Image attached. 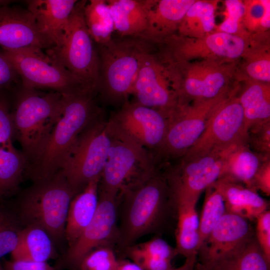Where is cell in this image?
<instances>
[{
	"mask_svg": "<svg viewBox=\"0 0 270 270\" xmlns=\"http://www.w3.org/2000/svg\"><path fill=\"white\" fill-rule=\"evenodd\" d=\"M118 248L124 251L140 238L156 233L175 208L166 178L158 167L122 188L116 197Z\"/></svg>",
	"mask_w": 270,
	"mask_h": 270,
	"instance_id": "obj_1",
	"label": "cell"
},
{
	"mask_svg": "<svg viewBox=\"0 0 270 270\" xmlns=\"http://www.w3.org/2000/svg\"><path fill=\"white\" fill-rule=\"evenodd\" d=\"M94 95H63L60 114L40 156L26 170L33 182L48 180L60 172L64 161L80 133L104 111Z\"/></svg>",
	"mask_w": 270,
	"mask_h": 270,
	"instance_id": "obj_2",
	"label": "cell"
},
{
	"mask_svg": "<svg viewBox=\"0 0 270 270\" xmlns=\"http://www.w3.org/2000/svg\"><path fill=\"white\" fill-rule=\"evenodd\" d=\"M12 90L14 139L22 146L27 168L40 156L48 142L59 116L63 94L45 92L22 84Z\"/></svg>",
	"mask_w": 270,
	"mask_h": 270,
	"instance_id": "obj_3",
	"label": "cell"
},
{
	"mask_svg": "<svg viewBox=\"0 0 270 270\" xmlns=\"http://www.w3.org/2000/svg\"><path fill=\"white\" fill-rule=\"evenodd\" d=\"M152 44L136 37L112 39L98 45L100 83L98 90L106 104L122 106L128 102L139 70L142 56Z\"/></svg>",
	"mask_w": 270,
	"mask_h": 270,
	"instance_id": "obj_4",
	"label": "cell"
},
{
	"mask_svg": "<svg viewBox=\"0 0 270 270\" xmlns=\"http://www.w3.org/2000/svg\"><path fill=\"white\" fill-rule=\"evenodd\" d=\"M76 193L59 172L46 180L33 182L21 194L18 215L22 225H36L44 230L54 245L65 238L70 203Z\"/></svg>",
	"mask_w": 270,
	"mask_h": 270,
	"instance_id": "obj_5",
	"label": "cell"
},
{
	"mask_svg": "<svg viewBox=\"0 0 270 270\" xmlns=\"http://www.w3.org/2000/svg\"><path fill=\"white\" fill-rule=\"evenodd\" d=\"M158 58L165 68L178 104L224 96L234 88L230 84L236 78L235 62L178 61L162 56Z\"/></svg>",
	"mask_w": 270,
	"mask_h": 270,
	"instance_id": "obj_6",
	"label": "cell"
},
{
	"mask_svg": "<svg viewBox=\"0 0 270 270\" xmlns=\"http://www.w3.org/2000/svg\"><path fill=\"white\" fill-rule=\"evenodd\" d=\"M87 0H78L69 17L62 43L46 50L52 60L64 67L90 93L97 95L100 83L96 48L84 18Z\"/></svg>",
	"mask_w": 270,
	"mask_h": 270,
	"instance_id": "obj_7",
	"label": "cell"
},
{
	"mask_svg": "<svg viewBox=\"0 0 270 270\" xmlns=\"http://www.w3.org/2000/svg\"><path fill=\"white\" fill-rule=\"evenodd\" d=\"M107 122L104 112L80 133L64 161L60 172L76 194L100 179L112 142Z\"/></svg>",
	"mask_w": 270,
	"mask_h": 270,
	"instance_id": "obj_8",
	"label": "cell"
},
{
	"mask_svg": "<svg viewBox=\"0 0 270 270\" xmlns=\"http://www.w3.org/2000/svg\"><path fill=\"white\" fill-rule=\"evenodd\" d=\"M252 40V36L246 32L230 34L216 30L200 38L174 34L161 44L165 46L161 55L178 61L235 62L242 57Z\"/></svg>",
	"mask_w": 270,
	"mask_h": 270,
	"instance_id": "obj_9",
	"label": "cell"
},
{
	"mask_svg": "<svg viewBox=\"0 0 270 270\" xmlns=\"http://www.w3.org/2000/svg\"><path fill=\"white\" fill-rule=\"evenodd\" d=\"M1 52L12 64L23 86L50 90L63 95L90 94L80 82L42 50L22 49Z\"/></svg>",
	"mask_w": 270,
	"mask_h": 270,
	"instance_id": "obj_10",
	"label": "cell"
},
{
	"mask_svg": "<svg viewBox=\"0 0 270 270\" xmlns=\"http://www.w3.org/2000/svg\"><path fill=\"white\" fill-rule=\"evenodd\" d=\"M236 146L214 149L192 158H179L176 164L164 172L172 199L197 203L200 194L222 177L226 157Z\"/></svg>",
	"mask_w": 270,
	"mask_h": 270,
	"instance_id": "obj_11",
	"label": "cell"
},
{
	"mask_svg": "<svg viewBox=\"0 0 270 270\" xmlns=\"http://www.w3.org/2000/svg\"><path fill=\"white\" fill-rule=\"evenodd\" d=\"M238 88L235 86L216 106L202 134L180 158H192L214 149H228L248 144V130L238 96Z\"/></svg>",
	"mask_w": 270,
	"mask_h": 270,
	"instance_id": "obj_12",
	"label": "cell"
},
{
	"mask_svg": "<svg viewBox=\"0 0 270 270\" xmlns=\"http://www.w3.org/2000/svg\"><path fill=\"white\" fill-rule=\"evenodd\" d=\"M110 134L150 152L154 160L163 144L167 118L160 112L134 102H126L108 118Z\"/></svg>",
	"mask_w": 270,
	"mask_h": 270,
	"instance_id": "obj_13",
	"label": "cell"
},
{
	"mask_svg": "<svg viewBox=\"0 0 270 270\" xmlns=\"http://www.w3.org/2000/svg\"><path fill=\"white\" fill-rule=\"evenodd\" d=\"M228 94L210 100L192 102V104H178L167 118L165 138L154 159L156 164L182 156L202 134L214 108Z\"/></svg>",
	"mask_w": 270,
	"mask_h": 270,
	"instance_id": "obj_14",
	"label": "cell"
},
{
	"mask_svg": "<svg viewBox=\"0 0 270 270\" xmlns=\"http://www.w3.org/2000/svg\"><path fill=\"white\" fill-rule=\"evenodd\" d=\"M110 134L111 146L100 179L98 190L117 196L122 188L158 166L154 156L146 149Z\"/></svg>",
	"mask_w": 270,
	"mask_h": 270,
	"instance_id": "obj_15",
	"label": "cell"
},
{
	"mask_svg": "<svg viewBox=\"0 0 270 270\" xmlns=\"http://www.w3.org/2000/svg\"><path fill=\"white\" fill-rule=\"evenodd\" d=\"M116 197L98 190V208L91 222L68 247L56 268L78 270L83 258L98 246L115 243L118 234Z\"/></svg>",
	"mask_w": 270,
	"mask_h": 270,
	"instance_id": "obj_16",
	"label": "cell"
},
{
	"mask_svg": "<svg viewBox=\"0 0 270 270\" xmlns=\"http://www.w3.org/2000/svg\"><path fill=\"white\" fill-rule=\"evenodd\" d=\"M131 94L134 102L160 112L167 118L178 105L165 68L151 50L142 56Z\"/></svg>",
	"mask_w": 270,
	"mask_h": 270,
	"instance_id": "obj_17",
	"label": "cell"
},
{
	"mask_svg": "<svg viewBox=\"0 0 270 270\" xmlns=\"http://www.w3.org/2000/svg\"><path fill=\"white\" fill-rule=\"evenodd\" d=\"M0 46L8 50H46L54 44L27 8L10 4L0 6Z\"/></svg>",
	"mask_w": 270,
	"mask_h": 270,
	"instance_id": "obj_18",
	"label": "cell"
},
{
	"mask_svg": "<svg viewBox=\"0 0 270 270\" xmlns=\"http://www.w3.org/2000/svg\"><path fill=\"white\" fill-rule=\"evenodd\" d=\"M254 236L248 220L226 212L199 248V262L209 266L236 251Z\"/></svg>",
	"mask_w": 270,
	"mask_h": 270,
	"instance_id": "obj_19",
	"label": "cell"
},
{
	"mask_svg": "<svg viewBox=\"0 0 270 270\" xmlns=\"http://www.w3.org/2000/svg\"><path fill=\"white\" fill-rule=\"evenodd\" d=\"M196 0H153L146 30L138 37L152 44H162L176 34L186 13Z\"/></svg>",
	"mask_w": 270,
	"mask_h": 270,
	"instance_id": "obj_20",
	"label": "cell"
},
{
	"mask_svg": "<svg viewBox=\"0 0 270 270\" xmlns=\"http://www.w3.org/2000/svg\"><path fill=\"white\" fill-rule=\"evenodd\" d=\"M76 0H28L26 8L41 30L54 44L62 43L65 28Z\"/></svg>",
	"mask_w": 270,
	"mask_h": 270,
	"instance_id": "obj_21",
	"label": "cell"
},
{
	"mask_svg": "<svg viewBox=\"0 0 270 270\" xmlns=\"http://www.w3.org/2000/svg\"><path fill=\"white\" fill-rule=\"evenodd\" d=\"M213 184L224 198L226 212L251 220L268 210V202L253 189L224 178Z\"/></svg>",
	"mask_w": 270,
	"mask_h": 270,
	"instance_id": "obj_22",
	"label": "cell"
},
{
	"mask_svg": "<svg viewBox=\"0 0 270 270\" xmlns=\"http://www.w3.org/2000/svg\"><path fill=\"white\" fill-rule=\"evenodd\" d=\"M99 181L96 179L90 182L70 203L65 229L68 247L78 239L94 215L98 202Z\"/></svg>",
	"mask_w": 270,
	"mask_h": 270,
	"instance_id": "obj_23",
	"label": "cell"
},
{
	"mask_svg": "<svg viewBox=\"0 0 270 270\" xmlns=\"http://www.w3.org/2000/svg\"><path fill=\"white\" fill-rule=\"evenodd\" d=\"M153 0H108L114 30L122 37L138 38L146 30Z\"/></svg>",
	"mask_w": 270,
	"mask_h": 270,
	"instance_id": "obj_24",
	"label": "cell"
},
{
	"mask_svg": "<svg viewBox=\"0 0 270 270\" xmlns=\"http://www.w3.org/2000/svg\"><path fill=\"white\" fill-rule=\"evenodd\" d=\"M177 214L176 231L178 254L188 258L198 256L200 246L199 217L196 202L173 200Z\"/></svg>",
	"mask_w": 270,
	"mask_h": 270,
	"instance_id": "obj_25",
	"label": "cell"
},
{
	"mask_svg": "<svg viewBox=\"0 0 270 270\" xmlns=\"http://www.w3.org/2000/svg\"><path fill=\"white\" fill-rule=\"evenodd\" d=\"M12 260L46 262L57 256L54 244L42 228L36 225L24 226L18 244L11 252Z\"/></svg>",
	"mask_w": 270,
	"mask_h": 270,
	"instance_id": "obj_26",
	"label": "cell"
},
{
	"mask_svg": "<svg viewBox=\"0 0 270 270\" xmlns=\"http://www.w3.org/2000/svg\"><path fill=\"white\" fill-rule=\"evenodd\" d=\"M238 95L242 108L245 126H252L270 120V83L246 80Z\"/></svg>",
	"mask_w": 270,
	"mask_h": 270,
	"instance_id": "obj_27",
	"label": "cell"
},
{
	"mask_svg": "<svg viewBox=\"0 0 270 270\" xmlns=\"http://www.w3.org/2000/svg\"><path fill=\"white\" fill-rule=\"evenodd\" d=\"M268 158L252 151L247 143L238 145L228 154L221 178L243 182L246 187L251 188L254 176L262 162Z\"/></svg>",
	"mask_w": 270,
	"mask_h": 270,
	"instance_id": "obj_28",
	"label": "cell"
},
{
	"mask_svg": "<svg viewBox=\"0 0 270 270\" xmlns=\"http://www.w3.org/2000/svg\"><path fill=\"white\" fill-rule=\"evenodd\" d=\"M216 4L213 0H195L180 22L177 34L200 38L212 32L216 27Z\"/></svg>",
	"mask_w": 270,
	"mask_h": 270,
	"instance_id": "obj_29",
	"label": "cell"
},
{
	"mask_svg": "<svg viewBox=\"0 0 270 270\" xmlns=\"http://www.w3.org/2000/svg\"><path fill=\"white\" fill-rule=\"evenodd\" d=\"M205 267L208 270H270V262L254 235L229 256Z\"/></svg>",
	"mask_w": 270,
	"mask_h": 270,
	"instance_id": "obj_30",
	"label": "cell"
},
{
	"mask_svg": "<svg viewBox=\"0 0 270 270\" xmlns=\"http://www.w3.org/2000/svg\"><path fill=\"white\" fill-rule=\"evenodd\" d=\"M27 164L24 154L12 142L0 146V198L16 189Z\"/></svg>",
	"mask_w": 270,
	"mask_h": 270,
	"instance_id": "obj_31",
	"label": "cell"
},
{
	"mask_svg": "<svg viewBox=\"0 0 270 270\" xmlns=\"http://www.w3.org/2000/svg\"><path fill=\"white\" fill-rule=\"evenodd\" d=\"M84 14L88 31L94 42L100 45L109 42L114 28L106 0L87 1Z\"/></svg>",
	"mask_w": 270,
	"mask_h": 270,
	"instance_id": "obj_32",
	"label": "cell"
},
{
	"mask_svg": "<svg viewBox=\"0 0 270 270\" xmlns=\"http://www.w3.org/2000/svg\"><path fill=\"white\" fill-rule=\"evenodd\" d=\"M260 34H254L252 42L242 56V80L270 82V54L267 44L260 42Z\"/></svg>",
	"mask_w": 270,
	"mask_h": 270,
	"instance_id": "obj_33",
	"label": "cell"
},
{
	"mask_svg": "<svg viewBox=\"0 0 270 270\" xmlns=\"http://www.w3.org/2000/svg\"><path fill=\"white\" fill-rule=\"evenodd\" d=\"M206 190L204 201L199 218V248L226 212L224 198L218 189L212 184Z\"/></svg>",
	"mask_w": 270,
	"mask_h": 270,
	"instance_id": "obj_34",
	"label": "cell"
},
{
	"mask_svg": "<svg viewBox=\"0 0 270 270\" xmlns=\"http://www.w3.org/2000/svg\"><path fill=\"white\" fill-rule=\"evenodd\" d=\"M243 29L250 34H261L270 28V0L244 1Z\"/></svg>",
	"mask_w": 270,
	"mask_h": 270,
	"instance_id": "obj_35",
	"label": "cell"
},
{
	"mask_svg": "<svg viewBox=\"0 0 270 270\" xmlns=\"http://www.w3.org/2000/svg\"><path fill=\"white\" fill-rule=\"evenodd\" d=\"M17 216L0 206V258L16 248L23 228Z\"/></svg>",
	"mask_w": 270,
	"mask_h": 270,
	"instance_id": "obj_36",
	"label": "cell"
},
{
	"mask_svg": "<svg viewBox=\"0 0 270 270\" xmlns=\"http://www.w3.org/2000/svg\"><path fill=\"white\" fill-rule=\"evenodd\" d=\"M118 259L110 246H102L89 252L82 260L78 270H116Z\"/></svg>",
	"mask_w": 270,
	"mask_h": 270,
	"instance_id": "obj_37",
	"label": "cell"
},
{
	"mask_svg": "<svg viewBox=\"0 0 270 270\" xmlns=\"http://www.w3.org/2000/svg\"><path fill=\"white\" fill-rule=\"evenodd\" d=\"M226 16L219 25L217 30L236 34L245 31L242 26V21L244 12V2L239 0H226L224 2Z\"/></svg>",
	"mask_w": 270,
	"mask_h": 270,
	"instance_id": "obj_38",
	"label": "cell"
},
{
	"mask_svg": "<svg viewBox=\"0 0 270 270\" xmlns=\"http://www.w3.org/2000/svg\"><path fill=\"white\" fill-rule=\"evenodd\" d=\"M248 144L256 153L270 158V121L253 126L248 130Z\"/></svg>",
	"mask_w": 270,
	"mask_h": 270,
	"instance_id": "obj_39",
	"label": "cell"
},
{
	"mask_svg": "<svg viewBox=\"0 0 270 270\" xmlns=\"http://www.w3.org/2000/svg\"><path fill=\"white\" fill-rule=\"evenodd\" d=\"M14 130L11 100L6 90L0 91V146L13 142Z\"/></svg>",
	"mask_w": 270,
	"mask_h": 270,
	"instance_id": "obj_40",
	"label": "cell"
},
{
	"mask_svg": "<svg viewBox=\"0 0 270 270\" xmlns=\"http://www.w3.org/2000/svg\"><path fill=\"white\" fill-rule=\"evenodd\" d=\"M144 270H170L173 268L170 260L157 258L138 250L134 245L124 252Z\"/></svg>",
	"mask_w": 270,
	"mask_h": 270,
	"instance_id": "obj_41",
	"label": "cell"
},
{
	"mask_svg": "<svg viewBox=\"0 0 270 270\" xmlns=\"http://www.w3.org/2000/svg\"><path fill=\"white\" fill-rule=\"evenodd\" d=\"M134 245L142 252L157 258L172 260L178 254L176 248L160 238H154L144 242Z\"/></svg>",
	"mask_w": 270,
	"mask_h": 270,
	"instance_id": "obj_42",
	"label": "cell"
},
{
	"mask_svg": "<svg viewBox=\"0 0 270 270\" xmlns=\"http://www.w3.org/2000/svg\"><path fill=\"white\" fill-rule=\"evenodd\" d=\"M256 238L267 260L270 262V212L266 210L256 218Z\"/></svg>",
	"mask_w": 270,
	"mask_h": 270,
	"instance_id": "obj_43",
	"label": "cell"
},
{
	"mask_svg": "<svg viewBox=\"0 0 270 270\" xmlns=\"http://www.w3.org/2000/svg\"><path fill=\"white\" fill-rule=\"evenodd\" d=\"M20 84V78L15 68L0 51V91L12 90Z\"/></svg>",
	"mask_w": 270,
	"mask_h": 270,
	"instance_id": "obj_44",
	"label": "cell"
},
{
	"mask_svg": "<svg viewBox=\"0 0 270 270\" xmlns=\"http://www.w3.org/2000/svg\"><path fill=\"white\" fill-rule=\"evenodd\" d=\"M252 189L260 190L269 196L270 194V160H264L254 176L251 183Z\"/></svg>",
	"mask_w": 270,
	"mask_h": 270,
	"instance_id": "obj_45",
	"label": "cell"
},
{
	"mask_svg": "<svg viewBox=\"0 0 270 270\" xmlns=\"http://www.w3.org/2000/svg\"><path fill=\"white\" fill-rule=\"evenodd\" d=\"M6 270H55L47 262H37L12 260L4 264Z\"/></svg>",
	"mask_w": 270,
	"mask_h": 270,
	"instance_id": "obj_46",
	"label": "cell"
},
{
	"mask_svg": "<svg viewBox=\"0 0 270 270\" xmlns=\"http://www.w3.org/2000/svg\"><path fill=\"white\" fill-rule=\"evenodd\" d=\"M116 270H144L138 264L134 262L127 260H118V265Z\"/></svg>",
	"mask_w": 270,
	"mask_h": 270,
	"instance_id": "obj_47",
	"label": "cell"
},
{
	"mask_svg": "<svg viewBox=\"0 0 270 270\" xmlns=\"http://www.w3.org/2000/svg\"><path fill=\"white\" fill-rule=\"evenodd\" d=\"M197 256L186 258L184 264L178 268H173L170 270H193L197 261Z\"/></svg>",
	"mask_w": 270,
	"mask_h": 270,
	"instance_id": "obj_48",
	"label": "cell"
},
{
	"mask_svg": "<svg viewBox=\"0 0 270 270\" xmlns=\"http://www.w3.org/2000/svg\"><path fill=\"white\" fill-rule=\"evenodd\" d=\"M193 270H208L200 262H196Z\"/></svg>",
	"mask_w": 270,
	"mask_h": 270,
	"instance_id": "obj_49",
	"label": "cell"
},
{
	"mask_svg": "<svg viewBox=\"0 0 270 270\" xmlns=\"http://www.w3.org/2000/svg\"><path fill=\"white\" fill-rule=\"evenodd\" d=\"M12 0H0V6H2L4 5H6V4H10L12 2Z\"/></svg>",
	"mask_w": 270,
	"mask_h": 270,
	"instance_id": "obj_50",
	"label": "cell"
},
{
	"mask_svg": "<svg viewBox=\"0 0 270 270\" xmlns=\"http://www.w3.org/2000/svg\"><path fill=\"white\" fill-rule=\"evenodd\" d=\"M0 270H6L4 267H2L1 265V264H0Z\"/></svg>",
	"mask_w": 270,
	"mask_h": 270,
	"instance_id": "obj_51",
	"label": "cell"
}]
</instances>
